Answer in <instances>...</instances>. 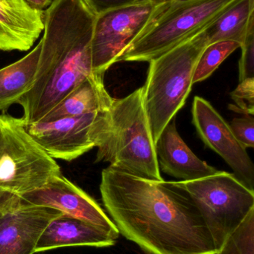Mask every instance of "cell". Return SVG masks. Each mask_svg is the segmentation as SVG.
<instances>
[{"label": "cell", "instance_id": "obj_20", "mask_svg": "<svg viewBox=\"0 0 254 254\" xmlns=\"http://www.w3.org/2000/svg\"><path fill=\"white\" fill-rule=\"evenodd\" d=\"M217 254H254V209Z\"/></svg>", "mask_w": 254, "mask_h": 254}, {"label": "cell", "instance_id": "obj_8", "mask_svg": "<svg viewBox=\"0 0 254 254\" xmlns=\"http://www.w3.org/2000/svg\"><path fill=\"white\" fill-rule=\"evenodd\" d=\"M158 1L109 10L97 15L91 42L92 66L104 75L149 19Z\"/></svg>", "mask_w": 254, "mask_h": 254}, {"label": "cell", "instance_id": "obj_19", "mask_svg": "<svg viewBox=\"0 0 254 254\" xmlns=\"http://www.w3.org/2000/svg\"><path fill=\"white\" fill-rule=\"evenodd\" d=\"M240 48V43L235 41H221L209 44L203 51L197 63L193 84L209 78L222 62Z\"/></svg>", "mask_w": 254, "mask_h": 254}, {"label": "cell", "instance_id": "obj_6", "mask_svg": "<svg viewBox=\"0 0 254 254\" xmlns=\"http://www.w3.org/2000/svg\"><path fill=\"white\" fill-rule=\"evenodd\" d=\"M60 175L61 167L30 135L23 119L0 115V190L21 195Z\"/></svg>", "mask_w": 254, "mask_h": 254}, {"label": "cell", "instance_id": "obj_24", "mask_svg": "<svg viewBox=\"0 0 254 254\" xmlns=\"http://www.w3.org/2000/svg\"><path fill=\"white\" fill-rule=\"evenodd\" d=\"M96 15L109 10L147 4L154 0H86Z\"/></svg>", "mask_w": 254, "mask_h": 254}, {"label": "cell", "instance_id": "obj_4", "mask_svg": "<svg viewBox=\"0 0 254 254\" xmlns=\"http://www.w3.org/2000/svg\"><path fill=\"white\" fill-rule=\"evenodd\" d=\"M237 0L158 1L118 62H150L214 23Z\"/></svg>", "mask_w": 254, "mask_h": 254}, {"label": "cell", "instance_id": "obj_1", "mask_svg": "<svg viewBox=\"0 0 254 254\" xmlns=\"http://www.w3.org/2000/svg\"><path fill=\"white\" fill-rule=\"evenodd\" d=\"M100 192L107 213L125 238L149 254H217L192 198L173 182L133 176L109 166Z\"/></svg>", "mask_w": 254, "mask_h": 254}, {"label": "cell", "instance_id": "obj_25", "mask_svg": "<svg viewBox=\"0 0 254 254\" xmlns=\"http://www.w3.org/2000/svg\"><path fill=\"white\" fill-rule=\"evenodd\" d=\"M30 7L36 10L44 11L52 4L53 0H24Z\"/></svg>", "mask_w": 254, "mask_h": 254}, {"label": "cell", "instance_id": "obj_10", "mask_svg": "<svg viewBox=\"0 0 254 254\" xmlns=\"http://www.w3.org/2000/svg\"><path fill=\"white\" fill-rule=\"evenodd\" d=\"M192 115V124L203 142L225 160L243 185L254 191L253 161L229 125L209 101L201 97L194 98Z\"/></svg>", "mask_w": 254, "mask_h": 254}, {"label": "cell", "instance_id": "obj_12", "mask_svg": "<svg viewBox=\"0 0 254 254\" xmlns=\"http://www.w3.org/2000/svg\"><path fill=\"white\" fill-rule=\"evenodd\" d=\"M98 114L29 124L27 131L54 159L70 162L95 147L93 126Z\"/></svg>", "mask_w": 254, "mask_h": 254}, {"label": "cell", "instance_id": "obj_11", "mask_svg": "<svg viewBox=\"0 0 254 254\" xmlns=\"http://www.w3.org/2000/svg\"><path fill=\"white\" fill-rule=\"evenodd\" d=\"M33 205L55 209L64 214L92 224L117 240L119 232L95 199L62 176H55L44 186L19 195Z\"/></svg>", "mask_w": 254, "mask_h": 254}, {"label": "cell", "instance_id": "obj_22", "mask_svg": "<svg viewBox=\"0 0 254 254\" xmlns=\"http://www.w3.org/2000/svg\"><path fill=\"white\" fill-rule=\"evenodd\" d=\"M241 58L239 63V80L254 77V25L251 27L243 44Z\"/></svg>", "mask_w": 254, "mask_h": 254}, {"label": "cell", "instance_id": "obj_15", "mask_svg": "<svg viewBox=\"0 0 254 254\" xmlns=\"http://www.w3.org/2000/svg\"><path fill=\"white\" fill-rule=\"evenodd\" d=\"M116 241L101 228L63 213L45 228L37 242L35 254L70 246L109 247Z\"/></svg>", "mask_w": 254, "mask_h": 254}, {"label": "cell", "instance_id": "obj_13", "mask_svg": "<svg viewBox=\"0 0 254 254\" xmlns=\"http://www.w3.org/2000/svg\"><path fill=\"white\" fill-rule=\"evenodd\" d=\"M155 146L160 170L183 182L203 179L220 171L189 149L177 131L175 117L164 128Z\"/></svg>", "mask_w": 254, "mask_h": 254}, {"label": "cell", "instance_id": "obj_16", "mask_svg": "<svg viewBox=\"0 0 254 254\" xmlns=\"http://www.w3.org/2000/svg\"><path fill=\"white\" fill-rule=\"evenodd\" d=\"M103 79L104 75L97 74L87 77L40 122H54L107 110L113 98L107 92Z\"/></svg>", "mask_w": 254, "mask_h": 254}, {"label": "cell", "instance_id": "obj_23", "mask_svg": "<svg viewBox=\"0 0 254 254\" xmlns=\"http://www.w3.org/2000/svg\"><path fill=\"white\" fill-rule=\"evenodd\" d=\"M237 140L245 148L254 146V119L253 116L233 119L229 125Z\"/></svg>", "mask_w": 254, "mask_h": 254}, {"label": "cell", "instance_id": "obj_17", "mask_svg": "<svg viewBox=\"0 0 254 254\" xmlns=\"http://www.w3.org/2000/svg\"><path fill=\"white\" fill-rule=\"evenodd\" d=\"M40 40L22 59L0 69V112H4L31 89L41 50Z\"/></svg>", "mask_w": 254, "mask_h": 254}, {"label": "cell", "instance_id": "obj_18", "mask_svg": "<svg viewBox=\"0 0 254 254\" xmlns=\"http://www.w3.org/2000/svg\"><path fill=\"white\" fill-rule=\"evenodd\" d=\"M254 25V0H237L214 23L206 28L209 44L235 41L243 44Z\"/></svg>", "mask_w": 254, "mask_h": 254}, {"label": "cell", "instance_id": "obj_26", "mask_svg": "<svg viewBox=\"0 0 254 254\" xmlns=\"http://www.w3.org/2000/svg\"><path fill=\"white\" fill-rule=\"evenodd\" d=\"M154 1H164V0H154Z\"/></svg>", "mask_w": 254, "mask_h": 254}, {"label": "cell", "instance_id": "obj_14", "mask_svg": "<svg viewBox=\"0 0 254 254\" xmlns=\"http://www.w3.org/2000/svg\"><path fill=\"white\" fill-rule=\"evenodd\" d=\"M44 29V11L24 0H0V50H29Z\"/></svg>", "mask_w": 254, "mask_h": 254}, {"label": "cell", "instance_id": "obj_3", "mask_svg": "<svg viewBox=\"0 0 254 254\" xmlns=\"http://www.w3.org/2000/svg\"><path fill=\"white\" fill-rule=\"evenodd\" d=\"M93 141L98 149L95 163L107 162L133 176L164 180L145 110L143 87L125 98H113L107 110L98 113Z\"/></svg>", "mask_w": 254, "mask_h": 254}, {"label": "cell", "instance_id": "obj_9", "mask_svg": "<svg viewBox=\"0 0 254 254\" xmlns=\"http://www.w3.org/2000/svg\"><path fill=\"white\" fill-rule=\"evenodd\" d=\"M61 214L55 209L33 205L16 194L0 190V254H35L42 233Z\"/></svg>", "mask_w": 254, "mask_h": 254}, {"label": "cell", "instance_id": "obj_5", "mask_svg": "<svg viewBox=\"0 0 254 254\" xmlns=\"http://www.w3.org/2000/svg\"><path fill=\"white\" fill-rule=\"evenodd\" d=\"M208 45L204 29L149 62L143 102L155 143L184 106L193 86L197 63Z\"/></svg>", "mask_w": 254, "mask_h": 254}, {"label": "cell", "instance_id": "obj_2", "mask_svg": "<svg viewBox=\"0 0 254 254\" xmlns=\"http://www.w3.org/2000/svg\"><path fill=\"white\" fill-rule=\"evenodd\" d=\"M96 16L86 0H53L44 10V33L34 83L17 102L26 125L41 121L95 74L91 42Z\"/></svg>", "mask_w": 254, "mask_h": 254}, {"label": "cell", "instance_id": "obj_7", "mask_svg": "<svg viewBox=\"0 0 254 254\" xmlns=\"http://www.w3.org/2000/svg\"><path fill=\"white\" fill-rule=\"evenodd\" d=\"M173 183L198 207L217 252L254 209V191L234 173L219 171L203 179Z\"/></svg>", "mask_w": 254, "mask_h": 254}, {"label": "cell", "instance_id": "obj_21", "mask_svg": "<svg viewBox=\"0 0 254 254\" xmlns=\"http://www.w3.org/2000/svg\"><path fill=\"white\" fill-rule=\"evenodd\" d=\"M235 105L230 109L244 116H254V77L240 82L237 88L231 93Z\"/></svg>", "mask_w": 254, "mask_h": 254}]
</instances>
